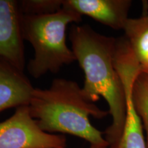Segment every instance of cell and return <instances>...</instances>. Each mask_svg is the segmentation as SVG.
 <instances>
[{
    "label": "cell",
    "mask_w": 148,
    "mask_h": 148,
    "mask_svg": "<svg viewBox=\"0 0 148 148\" xmlns=\"http://www.w3.org/2000/svg\"><path fill=\"white\" fill-rule=\"evenodd\" d=\"M71 49L84 73L83 95L90 102L102 97L108 103L112 123L105 131L109 148H116L126 117L124 87L114 63L116 38L96 32L88 24H72Z\"/></svg>",
    "instance_id": "1"
},
{
    "label": "cell",
    "mask_w": 148,
    "mask_h": 148,
    "mask_svg": "<svg viewBox=\"0 0 148 148\" xmlns=\"http://www.w3.org/2000/svg\"><path fill=\"white\" fill-rule=\"evenodd\" d=\"M31 116L42 130L47 133L69 134L90 145H108L102 132L90 123V116L103 119L109 114L83 95L75 81L53 79L49 88H34L28 105Z\"/></svg>",
    "instance_id": "2"
},
{
    "label": "cell",
    "mask_w": 148,
    "mask_h": 148,
    "mask_svg": "<svg viewBox=\"0 0 148 148\" xmlns=\"http://www.w3.org/2000/svg\"><path fill=\"white\" fill-rule=\"evenodd\" d=\"M82 16L64 6L50 14L22 15L23 38L34 51L27 65V71L34 78L47 73H58L62 66L76 61L71 48L66 44V32L68 25L78 23Z\"/></svg>",
    "instance_id": "3"
},
{
    "label": "cell",
    "mask_w": 148,
    "mask_h": 148,
    "mask_svg": "<svg viewBox=\"0 0 148 148\" xmlns=\"http://www.w3.org/2000/svg\"><path fill=\"white\" fill-rule=\"evenodd\" d=\"M66 145L63 135L40 129L28 106L17 107L12 116L0 122V148H66Z\"/></svg>",
    "instance_id": "4"
},
{
    "label": "cell",
    "mask_w": 148,
    "mask_h": 148,
    "mask_svg": "<svg viewBox=\"0 0 148 148\" xmlns=\"http://www.w3.org/2000/svg\"><path fill=\"white\" fill-rule=\"evenodd\" d=\"M22 15L18 1L0 0V58L24 71Z\"/></svg>",
    "instance_id": "5"
},
{
    "label": "cell",
    "mask_w": 148,
    "mask_h": 148,
    "mask_svg": "<svg viewBox=\"0 0 148 148\" xmlns=\"http://www.w3.org/2000/svg\"><path fill=\"white\" fill-rule=\"evenodd\" d=\"M132 3L131 0H63L62 6L119 30L124 29Z\"/></svg>",
    "instance_id": "6"
},
{
    "label": "cell",
    "mask_w": 148,
    "mask_h": 148,
    "mask_svg": "<svg viewBox=\"0 0 148 148\" xmlns=\"http://www.w3.org/2000/svg\"><path fill=\"white\" fill-rule=\"evenodd\" d=\"M34 88L24 71L0 58V112L28 106Z\"/></svg>",
    "instance_id": "7"
},
{
    "label": "cell",
    "mask_w": 148,
    "mask_h": 148,
    "mask_svg": "<svg viewBox=\"0 0 148 148\" xmlns=\"http://www.w3.org/2000/svg\"><path fill=\"white\" fill-rule=\"evenodd\" d=\"M124 128L116 148H147L142 121L135 110L132 97L127 95Z\"/></svg>",
    "instance_id": "8"
},
{
    "label": "cell",
    "mask_w": 148,
    "mask_h": 148,
    "mask_svg": "<svg viewBox=\"0 0 148 148\" xmlns=\"http://www.w3.org/2000/svg\"><path fill=\"white\" fill-rule=\"evenodd\" d=\"M132 100L146 132L148 148V73L141 71L135 79L132 86Z\"/></svg>",
    "instance_id": "9"
},
{
    "label": "cell",
    "mask_w": 148,
    "mask_h": 148,
    "mask_svg": "<svg viewBox=\"0 0 148 148\" xmlns=\"http://www.w3.org/2000/svg\"><path fill=\"white\" fill-rule=\"evenodd\" d=\"M63 0H21L18 5L25 15H46L53 14L62 8Z\"/></svg>",
    "instance_id": "10"
},
{
    "label": "cell",
    "mask_w": 148,
    "mask_h": 148,
    "mask_svg": "<svg viewBox=\"0 0 148 148\" xmlns=\"http://www.w3.org/2000/svg\"><path fill=\"white\" fill-rule=\"evenodd\" d=\"M128 40L140 65H141L148 56V29Z\"/></svg>",
    "instance_id": "11"
},
{
    "label": "cell",
    "mask_w": 148,
    "mask_h": 148,
    "mask_svg": "<svg viewBox=\"0 0 148 148\" xmlns=\"http://www.w3.org/2000/svg\"><path fill=\"white\" fill-rule=\"evenodd\" d=\"M148 29V14L138 18H128L124 27L125 37L130 39Z\"/></svg>",
    "instance_id": "12"
},
{
    "label": "cell",
    "mask_w": 148,
    "mask_h": 148,
    "mask_svg": "<svg viewBox=\"0 0 148 148\" xmlns=\"http://www.w3.org/2000/svg\"><path fill=\"white\" fill-rule=\"evenodd\" d=\"M88 148H109V146L101 145H90Z\"/></svg>",
    "instance_id": "13"
}]
</instances>
